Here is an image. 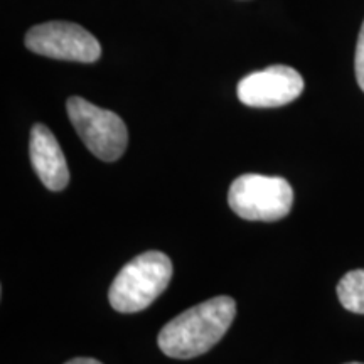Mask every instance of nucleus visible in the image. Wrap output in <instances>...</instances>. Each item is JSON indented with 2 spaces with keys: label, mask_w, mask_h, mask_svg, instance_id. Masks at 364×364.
I'll list each match as a JSON object with an SVG mask.
<instances>
[{
  "label": "nucleus",
  "mask_w": 364,
  "mask_h": 364,
  "mask_svg": "<svg viewBox=\"0 0 364 364\" xmlns=\"http://www.w3.org/2000/svg\"><path fill=\"white\" fill-rule=\"evenodd\" d=\"M236 317V302L228 295L204 300L172 318L159 332V348L174 359H193L223 339Z\"/></svg>",
  "instance_id": "1"
},
{
  "label": "nucleus",
  "mask_w": 364,
  "mask_h": 364,
  "mask_svg": "<svg viewBox=\"0 0 364 364\" xmlns=\"http://www.w3.org/2000/svg\"><path fill=\"white\" fill-rule=\"evenodd\" d=\"M172 262L162 252H145L127 263L108 292L117 312L134 314L147 309L169 287Z\"/></svg>",
  "instance_id": "2"
},
{
  "label": "nucleus",
  "mask_w": 364,
  "mask_h": 364,
  "mask_svg": "<svg viewBox=\"0 0 364 364\" xmlns=\"http://www.w3.org/2000/svg\"><path fill=\"white\" fill-rule=\"evenodd\" d=\"M228 204L248 221H279L290 213L294 189L284 177L243 174L231 182Z\"/></svg>",
  "instance_id": "3"
},
{
  "label": "nucleus",
  "mask_w": 364,
  "mask_h": 364,
  "mask_svg": "<svg viewBox=\"0 0 364 364\" xmlns=\"http://www.w3.org/2000/svg\"><path fill=\"white\" fill-rule=\"evenodd\" d=\"M66 110L80 139L95 157L115 162L124 156L129 144V130L115 112L105 110L80 97L68 100Z\"/></svg>",
  "instance_id": "4"
},
{
  "label": "nucleus",
  "mask_w": 364,
  "mask_h": 364,
  "mask_svg": "<svg viewBox=\"0 0 364 364\" xmlns=\"http://www.w3.org/2000/svg\"><path fill=\"white\" fill-rule=\"evenodd\" d=\"M26 48L39 56L61 61L95 63L102 56V46L93 34L85 27L65 21L31 27L26 34Z\"/></svg>",
  "instance_id": "5"
},
{
  "label": "nucleus",
  "mask_w": 364,
  "mask_h": 364,
  "mask_svg": "<svg viewBox=\"0 0 364 364\" xmlns=\"http://www.w3.org/2000/svg\"><path fill=\"white\" fill-rule=\"evenodd\" d=\"M304 78L294 68L275 65L245 76L238 83L240 102L253 108H277L292 103L304 91Z\"/></svg>",
  "instance_id": "6"
},
{
  "label": "nucleus",
  "mask_w": 364,
  "mask_h": 364,
  "mask_svg": "<svg viewBox=\"0 0 364 364\" xmlns=\"http://www.w3.org/2000/svg\"><path fill=\"white\" fill-rule=\"evenodd\" d=\"M29 156L36 174L49 191H63L70 182V169L56 136L46 125L31 129Z\"/></svg>",
  "instance_id": "7"
},
{
  "label": "nucleus",
  "mask_w": 364,
  "mask_h": 364,
  "mask_svg": "<svg viewBox=\"0 0 364 364\" xmlns=\"http://www.w3.org/2000/svg\"><path fill=\"white\" fill-rule=\"evenodd\" d=\"M338 297L346 311L364 314V270L346 273L338 284Z\"/></svg>",
  "instance_id": "8"
},
{
  "label": "nucleus",
  "mask_w": 364,
  "mask_h": 364,
  "mask_svg": "<svg viewBox=\"0 0 364 364\" xmlns=\"http://www.w3.org/2000/svg\"><path fill=\"white\" fill-rule=\"evenodd\" d=\"M354 71H356V80L359 88L364 91V22L358 36L356 56H354Z\"/></svg>",
  "instance_id": "9"
},
{
  "label": "nucleus",
  "mask_w": 364,
  "mask_h": 364,
  "mask_svg": "<svg viewBox=\"0 0 364 364\" xmlns=\"http://www.w3.org/2000/svg\"><path fill=\"white\" fill-rule=\"evenodd\" d=\"M65 364H103V363H100L98 359H93V358H75Z\"/></svg>",
  "instance_id": "10"
},
{
  "label": "nucleus",
  "mask_w": 364,
  "mask_h": 364,
  "mask_svg": "<svg viewBox=\"0 0 364 364\" xmlns=\"http://www.w3.org/2000/svg\"><path fill=\"white\" fill-rule=\"evenodd\" d=\"M348 364H363V363H348Z\"/></svg>",
  "instance_id": "11"
}]
</instances>
